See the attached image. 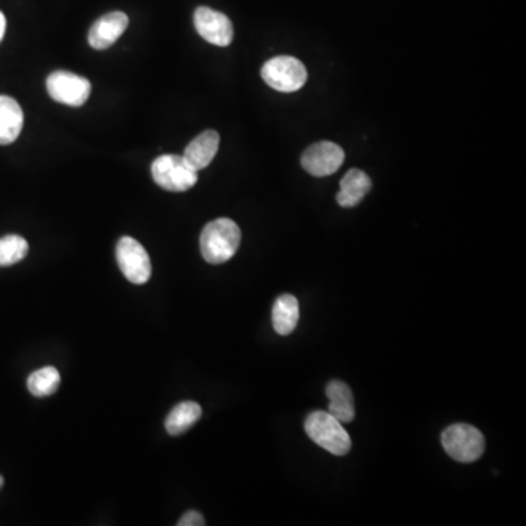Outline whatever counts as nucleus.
I'll list each match as a JSON object with an SVG mask.
<instances>
[{
    "label": "nucleus",
    "instance_id": "obj_1",
    "mask_svg": "<svg viewBox=\"0 0 526 526\" xmlns=\"http://www.w3.org/2000/svg\"><path fill=\"white\" fill-rule=\"evenodd\" d=\"M242 231L229 218H218L206 224L201 234V254L208 263H226L237 252Z\"/></svg>",
    "mask_w": 526,
    "mask_h": 526
},
{
    "label": "nucleus",
    "instance_id": "obj_2",
    "mask_svg": "<svg viewBox=\"0 0 526 526\" xmlns=\"http://www.w3.org/2000/svg\"><path fill=\"white\" fill-rule=\"evenodd\" d=\"M306 433L315 444L332 455L345 456L351 451V439L342 423L329 412L315 411L305 423Z\"/></svg>",
    "mask_w": 526,
    "mask_h": 526
},
{
    "label": "nucleus",
    "instance_id": "obj_3",
    "mask_svg": "<svg viewBox=\"0 0 526 526\" xmlns=\"http://www.w3.org/2000/svg\"><path fill=\"white\" fill-rule=\"evenodd\" d=\"M444 451L456 462L471 463L479 461L486 451V439L479 428L470 424H453L442 433Z\"/></svg>",
    "mask_w": 526,
    "mask_h": 526
},
{
    "label": "nucleus",
    "instance_id": "obj_4",
    "mask_svg": "<svg viewBox=\"0 0 526 526\" xmlns=\"http://www.w3.org/2000/svg\"><path fill=\"white\" fill-rule=\"evenodd\" d=\"M151 173L154 182L168 192H186L198 182V171L187 164L183 155H160L152 162Z\"/></svg>",
    "mask_w": 526,
    "mask_h": 526
},
{
    "label": "nucleus",
    "instance_id": "obj_5",
    "mask_svg": "<svg viewBox=\"0 0 526 526\" xmlns=\"http://www.w3.org/2000/svg\"><path fill=\"white\" fill-rule=\"evenodd\" d=\"M262 78L280 92H296L307 81V69L291 56H278L268 60L261 71Z\"/></svg>",
    "mask_w": 526,
    "mask_h": 526
},
{
    "label": "nucleus",
    "instance_id": "obj_6",
    "mask_svg": "<svg viewBox=\"0 0 526 526\" xmlns=\"http://www.w3.org/2000/svg\"><path fill=\"white\" fill-rule=\"evenodd\" d=\"M116 259L127 281L136 285L150 281L151 272H152L150 254L135 238H120L116 247Z\"/></svg>",
    "mask_w": 526,
    "mask_h": 526
},
{
    "label": "nucleus",
    "instance_id": "obj_7",
    "mask_svg": "<svg viewBox=\"0 0 526 526\" xmlns=\"http://www.w3.org/2000/svg\"><path fill=\"white\" fill-rule=\"evenodd\" d=\"M47 92L57 103L81 108L91 94V82L68 71H56L47 78Z\"/></svg>",
    "mask_w": 526,
    "mask_h": 526
},
{
    "label": "nucleus",
    "instance_id": "obj_8",
    "mask_svg": "<svg viewBox=\"0 0 526 526\" xmlns=\"http://www.w3.org/2000/svg\"><path fill=\"white\" fill-rule=\"evenodd\" d=\"M344 150L337 143L317 142L305 151L301 157V166L315 177H326L340 170L344 164Z\"/></svg>",
    "mask_w": 526,
    "mask_h": 526
},
{
    "label": "nucleus",
    "instance_id": "obj_9",
    "mask_svg": "<svg viewBox=\"0 0 526 526\" xmlns=\"http://www.w3.org/2000/svg\"><path fill=\"white\" fill-rule=\"evenodd\" d=\"M194 22L199 36L208 43L218 47H227L233 41V24L224 13L201 6L194 11Z\"/></svg>",
    "mask_w": 526,
    "mask_h": 526
},
{
    "label": "nucleus",
    "instance_id": "obj_10",
    "mask_svg": "<svg viewBox=\"0 0 526 526\" xmlns=\"http://www.w3.org/2000/svg\"><path fill=\"white\" fill-rule=\"evenodd\" d=\"M129 18L126 13H108L95 21L88 32V43L95 50H106L119 40L123 32L126 31Z\"/></svg>",
    "mask_w": 526,
    "mask_h": 526
},
{
    "label": "nucleus",
    "instance_id": "obj_11",
    "mask_svg": "<svg viewBox=\"0 0 526 526\" xmlns=\"http://www.w3.org/2000/svg\"><path fill=\"white\" fill-rule=\"evenodd\" d=\"M220 148V135L215 131H205L192 141L185 150L183 159L194 170H203L215 159Z\"/></svg>",
    "mask_w": 526,
    "mask_h": 526
},
{
    "label": "nucleus",
    "instance_id": "obj_12",
    "mask_svg": "<svg viewBox=\"0 0 526 526\" xmlns=\"http://www.w3.org/2000/svg\"><path fill=\"white\" fill-rule=\"evenodd\" d=\"M24 126V111L13 97L0 95V145L15 142Z\"/></svg>",
    "mask_w": 526,
    "mask_h": 526
},
{
    "label": "nucleus",
    "instance_id": "obj_13",
    "mask_svg": "<svg viewBox=\"0 0 526 526\" xmlns=\"http://www.w3.org/2000/svg\"><path fill=\"white\" fill-rule=\"evenodd\" d=\"M326 396L329 400V414L340 423H351L356 417V408L349 384L341 380H332L326 388Z\"/></svg>",
    "mask_w": 526,
    "mask_h": 526
},
{
    "label": "nucleus",
    "instance_id": "obj_14",
    "mask_svg": "<svg viewBox=\"0 0 526 526\" xmlns=\"http://www.w3.org/2000/svg\"><path fill=\"white\" fill-rule=\"evenodd\" d=\"M372 189V180L365 171L352 168L341 180V190L337 194V201L342 208H352L365 199L366 194Z\"/></svg>",
    "mask_w": 526,
    "mask_h": 526
},
{
    "label": "nucleus",
    "instance_id": "obj_15",
    "mask_svg": "<svg viewBox=\"0 0 526 526\" xmlns=\"http://www.w3.org/2000/svg\"><path fill=\"white\" fill-rule=\"evenodd\" d=\"M300 319V306L297 298L291 294H282L275 300L272 307V324L275 332L282 337L289 335L297 326Z\"/></svg>",
    "mask_w": 526,
    "mask_h": 526
},
{
    "label": "nucleus",
    "instance_id": "obj_16",
    "mask_svg": "<svg viewBox=\"0 0 526 526\" xmlns=\"http://www.w3.org/2000/svg\"><path fill=\"white\" fill-rule=\"evenodd\" d=\"M203 417V408L194 401L176 405L166 418L167 432L171 435H183Z\"/></svg>",
    "mask_w": 526,
    "mask_h": 526
},
{
    "label": "nucleus",
    "instance_id": "obj_17",
    "mask_svg": "<svg viewBox=\"0 0 526 526\" xmlns=\"http://www.w3.org/2000/svg\"><path fill=\"white\" fill-rule=\"evenodd\" d=\"M60 384V373L57 368L47 366V367L40 368L37 372L31 373V376L28 377L27 386L28 391L31 392L32 395L37 398H44V396L53 395Z\"/></svg>",
    "mask_w": 526,
    "mask_h": 526
},
{
    "label": "nucleus",
    "instance_id": "obj_18",
    "mask_svg": "<svg viewBox=\"0 0 526 526\" xmlns=\"http://www.w3.org/2000/svg\"><path fill=\"white\" fill-rule=\"evenodd\" d=\"M28 249L27 240L16 234L0 238V266L15 265L27 256Z\"/></svg>",
    "mask_w": 526,
    "mask_h": 526
},
{
    "label": "nucleus",
    "instance_id": "obj_19",
    "mask_svg": "<svg viewBox=\"0 0 526 526\" xmlns=\"http://www.w3.org/2000/svg\"><path fill=\"white\" fill-rule=\"evenodd\" d=\"M178 526H203L205 525V519L203 514L196 511H189L183 514L180 521L177 522Z\"/></svg>",
    "mask_w": 526,
    "mask_h": 526
},
{
    "label": "nucleus",
    "instance_id": "obj_20",
    "mask_svg": "<svg viewBox=\"0 0 526 526\" xmlns=\"http://www.w3.org/2000/svg\"><path fill=\"white\" fill-rule=\"evenodd\" d=\"M4 32H6V18H4V13L0 11V43L4 40Z\"/></svg>",
    "mask_w": 526,
    "mask_h": 526
},
{
    "label": "nucleus",
    "instance_id": "obj_21",
    "mask_svg": "<svg viewBox=\"0 0 526 526\" xmlns=\"http://www.w3.org/2000/svg\"><path fill=\"white\" fill-rule=\"evenodd\" d=\"M4 477H2V475H0V488H2V487H4Z\"/></svg>",
    "mask_w": 526,
    "mask_h": 526
}]
</instances>
